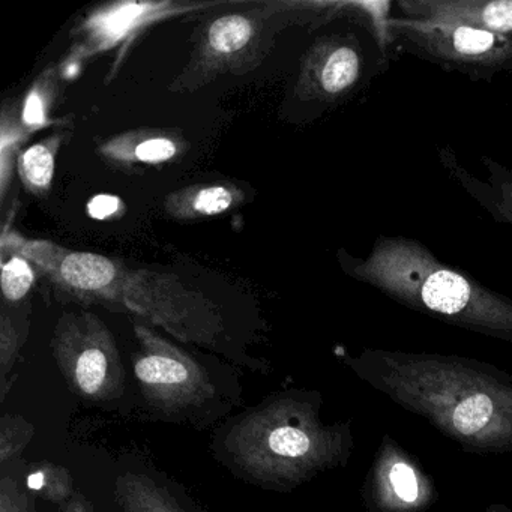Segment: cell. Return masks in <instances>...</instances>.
<instances>
[{
  "label": "cell",
  "mask_w": 512,
  "mask_h": 512,
  "mask_svg": "<svg viewBox=\"0 0 512 512\" xmlns=\"http://www.w3.org/2000/svg\"><path fill=\"white\" fill-rule=\"evenodd\" d=\"M347 367L460 448L512 452V376L496 365L430 352L364 349Z\"/></svg>",
  "instance_id": "6da1fadb"
},
{
  "label": "cell",
  "mask_w": 512,
  "mask_h": 512,
  "mask_svg": "<svg viewBox=\"0 0 512 512\" xmlns=\"http://www.w3.org/2000/svg\"><path fill=\"white\" fill-rule=\"evenodd\" d=\"M320 392L286 389L226 419L212 436L218 463L269 491L295 490L346 466L355 451L352 424L323 418Z\"/></svg>",
  "instance_id": "7a4b0ae2"
},
{
  "label": "cell",
  "mask_w": 512,
  "mask_h": 512,
  "mask_svg": "<svg viewBox=\"0 0 512 512\" xmlns=\"http://www.w3.org/2000/svg\"><path fill=\"white\" fill-rule=\"evenodd\" d=\"M350 277L440 322L512 343V299L440 262L418 239L380 235L365 259L344 254Z\"/></svg>",
  "instance_id": "3957f363"
},
{
  "label": "cell",
  "mask_w": 512,
  "mask_h": 512,
  "mask_svg": "<svg viewBox=\"0 0 512 512\" xmlns=\"http://www.w3.org/2000/svg\"><path fill=\"white\" fill-rule=\"evenodd\" d=\"M134 329V380L151 418L206 430L229 419L232 410L241 406L244 389L230 365L206 361L148 326Z\"/></svg>",
  "instance_id": "277c9868"
},
{
  "label": "cell",
  "mask_w": 512,
  "mask_h": 512,
  "mask_svg": "<svg viewBox=\"0 0 512 512\" xmlns=\"http://www.w3.org/2000/svg\"><path fill=\"white\" fill-rule=\"evenodd\" d=\"M389 47L472 80H493L512 70V37L469 26L391 17Z\"/></svg>",
  "instance_id": "5b68a950"
},
{
  "label": "cell",
  "mask_w": 512,
  "mask_h": 512,
  "mask_svg": "<svg viewBox=\"0 0 512 512\" xmlns=\"http://www.w3.org/2000/svg\"><path fill=\"white\" fill-rule=\"evenodd\" d=\"M53 356L68 388L85 403L115 407L127 391V371L109 329L89 316L64 317L53 338Z\"/></svg>",
  "instance_id": "8992f818"
},
{
  "label": "cell",
  "mask_w": 512,
  "mask_h": 512,
  "mask_svg": "<svg viewBox=\"0 0 512 512\" xmlns=\"http://www.w3.org/2000/svg\"><path fill=\"white\" fill-rule=\"evenodd\" d=\"M365 512H427L437 488L421 464L392 436H383L362 484Z\"/></svg>",
  "instance_id": "52a82bcc"
},
{
  "label": "cell",
  "mask_w": 512,
  "mask_h": 512,
  "mask_svg": "<svg viewBox=\"0 0 512 512\" xmlns=\"http://www.w3.org/2000/svg\"><path fill=\"white\" fill-rule=\"evenodd\" d=\"M113 494L119 512H206L182 485L149 467L122 470Z\"/></svg>",
  "instance_id": "ba28073f"
},
{
  "label": "cell",
  "mask_w": 512,
  "mask_h": 512,
  "mask_svg": "<svg viewBox=\"0 0 512 512\" xmlns=\"http://www.w3.org/2000/svg\"><path fill=\"white\" fill-rule=\"evenodd\" d=\"M404 17L512 37V0H398Z\"/></svg>",
  "instance_id": "9c48e42d"
},
{
  "label": "cell",
  "mask_w": 512,
  "mask_h": 512,
  "mask_svg": "<svg viewBox=\"0 0 512 512\" xmlns=\"http://www.w3.org/2000/svg\"><path fill=\"white\" fill-rule=\"evenodd\" d=\"M443 170L467 196L484 209L496 223L512 227V167L490 157H481L485 179L476 178L458 163L457 155L449 146L437 151Z\"/></svg>",
  "instance_id": "30bf717a"
},
{
  "label": "cell",
  "mask_w": 512,
  "mask_h": 512,
  "mask_svg": "<svg viewBox=\"0 0 512 512\" xmlns=\"http://www.w3.org/2000/svg\"><path fill=\"white\" fill-rule=\"evenodd\" d=\"M317 68V86L328 100L347 97L367 77V58L355 38L325 47Z\"/></svg>",
  "instance_id": "8fae6325"
},
{
  "label": "cell",
  "mask_w": 512,
  "mask_h": 512,
  "mask_svg": "<svg viewBox=\"0 0 512 512\" xmlns=\"http://www.w3.org/2000/svg\"><path fill=\"white\" fill-rule=\"evenodd\" d=\"M61 275L74 289L100 292L112 284L115 266L106 257L76 253L65 257L61 265Z\"/></svg>",
  "instance_id": "7c38bea8"
},
{
  "label": "cell",
  "mask_w": 512,
  "mask_h": 512,
  "mask_svg": "<svg viewBox=\"0 0 512 512\" xmlns=\"http://www.w3.org/2000/svg\"><path fill=\"white\" fill-rule=\"evenodd\" d=\"M25 484L35 496L58 506L67 503L77 491L70 470L52 461H41L29 467Z\"/></svg>",
  "instance_id": "4fadbf2b"
},
{
  "label": "cell",
  "mask_w": 512,
  "mask_h": 512,
  "mask_svg": "<svg viewBox=\"0 0 512 512\" xmlns=\"http://www.w3.org/2000/svg\"><path fill=\"white\" fill-rule=\"evenodd\" d=\"M35 436V427L19 415H4L0 419V463H13L25 451Z\"/></svg>",
  "instance_id": "5bb4252c"
},
{
  "label": "cell",
  "mask_w": 512,
  "mask_h": 512,
  "mask_svg": "<svg viewBox=\"0 0 512 512\" xmlns=\"http://www.w3.org/2000/svg\"><path fill=\"white\" fill-rule=\"evenodd\" d=\"M253 29L244 17L229 16L217 20L209 31L211 46L220 53L241 50L250 41Z\"/></svg>",
  "instance_id": "9a60e30c"
},
{
  "label": "cell",
  "mask_w": 512,
  "mask_h": 512,
  "mask_svg": "<svg viewBox=\"0 0 512 512\" xmlns=\"http://www.w3.org/2000/svg\"><path fill=\"white\" fill-rule=\"evenodd\" d=\"M23 179L34 188L49 187L55 172V160L46 146H32L20 158Z\"/></svg>",
  "instance_id": "2e32d148"
},
{
  "label": "cell",
  "mask_w": 512,
  "mask_h": 512,
  "mask_svg": "<svg viewBox=\"0 0 512 512\" xmlns=\"http://www.w3.org/2000/svg\"><path fill=\"white\" fill-rule=\"evenodd\" d=\"M34 283V272L25 260L14 257L2 269V290L8 301H20Z\"/></svg>",
  "instance_id": "e0dca14e"
},
{
  "label": "cell",
  "mask_w": 512,
  "mask_h": 512,
  "mask_svg": "<svg viewBox=\"0 0 512 512\" xmlns=\"http://www.w3.org/2000/svg\"><path fill=\"white\" fill-rule=\"evenodd\" d=\"M0 512H35V494L17 476L0 479Z\"/></svg>",
  "instance_id": "ac0fdd59"
},
{
  "label": "cell",
  "mask_w": 512,
  "mask_h": 512,
  "mask_svg": "<svg viewBox=\"0 0 512 512\" xmlns=\"http://www.w3.org/2000/svg\"><path fill=\"white\" fill-rule=\"evenodd\" d=\"M20 340L16 329L8 322L7 317L2 319V331H0V380H2V401L7 397L10 382V374H13L17 356H19Z\"/></svg>",
  "instance_id": "d6986e66"
},
{
  "label": "cell",
  "mask_w": 512,
  "mask_h": 512,
  "mask_svg": "<svg viewBox=\"0 0 512 512\" xmlns=\"http://www.w3.org/2000/svg\"><path fill=\"white\" fill-rule=\"evenodd\" d=\"M232 193L226 188L211 187L200 191L196 197L194 208L203 215H217L232 206Z\"/></svg>",
  "instance_id": "ffe728a7"
},
{
  "label": "cell",
  "mask_w": 512,
  "mask_h": 512,
  "mask_svg": "<svg viewBox=\"0 0 512 512\" xmlns=\"http://www.w3.org/2000/svg\"><path fill=\"white\" fill-rule=\"evenodd\" d=\"M176 154L175 145L170 140L152 139L140 143L136 149V157L143 163H163Z\"/></svg>",
  "instance_id": "44dd1931"
},
{
  "label": "cell",
  "mask_w": 512,
  "mask_h": 512,
  "mask_svg": "<svg viewBox=\"0 0 512 512\" xmlns=\"http://www.w3.org/2000/svg\"><path fill=\"white\" fill-rule=\"evenodd\" d=\"M119 205H121V202H119L118 197L101 194V196L94 197V199L89 202V215L95 218V220H104V218L110 217V215L118 212Z\"/></svg>",
  "instance_id": "7402d4cb"
},
{
  "label": "cell",
  "mask_w": 512,
  "mask_h": 512,
  "mask_svg": "<svg viewBox=\"0 0 512 512\" xmlns=\"http://www.w3.org/2000/svg\"><path fill=\"white\" fill-rule=\"evenodd\" d=\"M58 512H101L100 509L95 508L94 503L83 496L80 491H76L73 497L68 500L64 505L58 506Z\"/></svg>",
  "instance_id": "603a6c76"
},
{
  "label": "cell",
  "mask_w": 512,
  "mask_h": 512,
  "mask_svg": "<svg viewBox=\"0 0 512 512\" xmlns=\"http://www.w3.org/2000/svg\"><path fill=\"white\" fill-rule=\"evenodd\" d=\"M25 121L28 122L29 125H37L41 124L44 121V110L43 104H41L40 97L37 94H32L31 97L26 101L25 113Z\"/></svg>",
  "instance_id": "cb8c5ba5"
},
{
  "label": "cell",
  "mask_w": 512,
  "mask_h": 512,
  "mask_svg": "<svg viewBox=\"0 0 512 512\" xmlns=\"http://www.w3.org/2000/svg\"><path fill=\"white\" fill-rule=\"evenodd\" d=\"M481 512H512V509L505 505V503H491L487 508L482 509Z\"/></svg>",
  "instance_id": "d4e9b609"
}]
</instances>
